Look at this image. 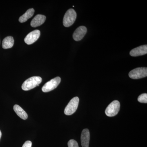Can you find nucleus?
I'll return each mask as SVG.
<instances>
[{
  "label": "nucleus",
  "mask_w": 147,
  "mask_h": 147,
  "mask_svg": "<svg viewBox=\"0 0 147 147\" xmlns=\"http://www.w3.org/2000/svg\"><path fill=\"white\" fill-rule=\"evenodd\" d=\"M46 18V16L44 15L38 14L32 20L31 26L33 28L39 26L45 22Z\"/></svg>",
  "instance_id": "obj_11"
},
{
  "label": "nucleus",
  "mask_w": 147,
  "mask_h": 147,
  "mask_svg": "<svg viewBox=\"0 0 147 147\" xmlns=\"http://www.w3.org/2000/svg\"><path fill=\"white\" fill-rule=\"evenodd\" d=\"M67 145L68 147H79L78 143L74 139L69 140Z\"/></svg>",
  "instance_id": "obj_16"
},
{
  "label": "nucleus",
  "mask_w": 147,
  "mask_h": 147,
  "mask_svg": "<svg viewBox=\"0 0 147 147\" xmlns=\"http://www.w3.org/2000/svg\"><path fill=\"white\" fill-rule=\"evenodd\" d=\"M42 79L40 76H32L25 81L22 85V89L24 91H28L39 86Z\"/></svg>",
  "instance_id": "obj_1"
},
{
  "label": "nucleus",
  "mask_w": 147,
  "mask_h": 147,
  "mask_svg": "<svg viewBox=\"0 0 147 147\" xmlns=\"http://www.w3.org/2000/svg\"><path fill=\"white\" fill-rule=\"evenodd\" d=\"M147 53V45H143L136 47L131 50L129 53L132 57H138L146 55Z\"/></svg>",
  "instance_id": "obj_9"
},
{
  "label": "nucleus",
  "mask_w": 147,
  "mask_h": 147,
  "mask_svg": "<svg viewBox=\"0 0 147 147\" xmlns=\"http://www.w3.org/2000/svg\"><path fill=\"white\" fill-rule=\"evenodd\" d=\"M87 32V28L84 26H81L77 28L74 32L73 39L75 41H80L84 37Z\"/></svg>",
  "instance_id": "obj_8"
},
{
  "label": "nucleus",
  "mask_w": 147,
  "mask_h": 147,
  "mask_svg": "<svg viewBox=\"0 0 147 147\" xmlns=\"http://www.w3.org/2000/svg\"><path fill=\"white\" fill-rule=\"evenodd\" d=\"M81 144L82 147H89L90 140V133L88 129H83L81 134Z\"/></svg>",
  "instance_id": "obj_10"
},
{
  "label": "nucleus",
  "mask_w": 147,
  "mask_h": 147,
  "mask_svg": "<svg viewBox=\"0 0 147 147\" xmlns=\"http://www.w3.org/2000/svg\"><path fill=\"white\" fill-rule=\"evenodd\" d=\"M32 142L30 141H27L25 142L22 147H32Z\"/></svg>",
  "instance_id": "obj_17"
},
{
  "label": "nucleus",
  "mask_w": 147,
  "mask_h": 147,
  "mask_svg": "<svg viewBox=\"0 0 147 147\" xmlns=\"http://www.w3.org/2000/svg\"><path fill=\"white\" fill-rule=\"evenodd\" d=\"M13 110L17 115L21 118L24 120L28 119V115L27 113L25 112L21 107L18 105H15L13 106Z\"/></svg>",
  "instance_id": "obj_12"
},
{
  "label": "nucleus",
  "mask_w": 147,
  "mask_h": 147,
  "mask_svg": "<svg viewBox=\"0 0 147 147\" xmlns=\"http://www.w3.org/2000/svg\"><path fill=\"white\" fill-rule=\"evenodd\" d=\"M13 44L14 39L12 36H7L3 40L2 47L3 49H7L11 48L13 47Z\"/></svg>",
  "instance_id": "obj_13"
},
{
  "label": "nucleus",
  "mask_w": 147,
  "mask_h": 147,
  "mask_svg": "<svg viewBox=\"0 0 147 147\" xmlns=\"http://www.w3.org/2000/svg\"><path fill=\"white\" fill-rule=\"evenodd\" d=\"M34 13V9L31 8L28 9L26 13H24L22 16L19 18V21L20 23H23L26 22L29 18H31L33 16Z\"/></svg>",
  "instance_id": "obj_14"
},
{
  "label": "nucleus",
  "mask_w": 147,
  "mask_h": 147,
  "mask_svg": "<svg viewBox=\"0 0 147 147\" xmlns=\"http://www.w3.org/2000/svg\"><path fill=\"white\" fill-rule=\"evenodd\" d=\"M76 13L73 9H68L66 12L63 17V26L65 27H69L73 25L76 18Z\"/></svg>",
  "instance_id": "obj_2"
},
{
  "label": "nucleus",
  "mask_w": 147,
  "mask_h": 147,
  "mask_svg": "<svg viewBox=\"0 0 147 147\" xmlns=\"http://www.w3.org/2000/svg\"><path fill=\"white\" fill-rule=\"evenodd\" d=\"M79 101V99L78 97L72 98L65 109V114L66 115H70L75 113L78 108Z\"/></svg>",
  "instance_id": "obj_5"
},
{
  "label": "nucleus",
  "mask_w": 147,
  "mask_h": 147,
  "mask_svg": "<svg viewBox=\"0 0 147 147\" xmlns=\"http://www.w3.org/2000/svg\"><path fill=\"white\" fill-rule=\"evenodd\" d=\"M129 76L132 79H137L144 78L147 76V68L138 67L132 69L129 73Z\"/></svg>",
  "instance_id": "obj_4"
},
{
  "label": "nucleus",
  "mask_w": 147,
  "mask_h": 147,
  "mask_svg": "<svg viewBox=\"0 0 147 147\" xmlns=\"http://www.w3.org/2000/svg\"><path fill=\"white\" fill-rule=\"evenodd\" d=\"M2 133L1 132V130H0V139H1V137Z\"/></svg>",
  "instance_id": "obj_18"
},
{
  "label": "nucleus",
  "mask_w": 147,
  "mask_h": 147,
  "mask_svg": "<svg viewBox=\"0 0 147 147\" xmlns=\"http://www.w3.org/2000/svg\"><path fill=\"white\" fill-rule=\"evenodd\" d=\"M40 31L39 30H35L27 35L24 41L28 45H31L37 40L40 36Z\"/></svg>",
  "instance_id": "obj_7"
},
{
  "label": "nucleus",
  "mask_w": 147,
  "mask_h": 147,
  "mask_svg": "<svg viewBox=\"0 0 147 147\" xmlns=\"http://www.w3.org/2000/svg\"><path fill=\"white\" fill-rule=\"evenodd\" d=\"M120 108V103L118 100L113 101L106 108L105 110V115L109 117H113L117 115Z\"/></svg>",
  "instance_id": "obj_3"
},
{
  "label": "nucleus",
  "mask_w": 147,
  "mask_h": 147,
  "mask_svg": "<svg viewBox=\"0 0 147 147\" xmlns=\"http://www.w3.org/2000/svg\"><path fill=\"white\" fill-rule=\"evenodd\" d=\"M138 100L141 103H147V94L146 93L142 94L138 98Z\"/></svg>",
  "instance_id": "obj_15"
},
{
  "label": "nucleus",
  "mask_w": 147,
  "mask_h": 147,
  "mask_svg": "<svg viewBox=\"0 0 147 147\" xmlns=\"http://www.w3.org/2000/svg\"><path fill=\"white\" fill-rule=\"evenodd\" d=\"M61 82L60 77H56L47 82L42 88V91L47 92L53 90L57 87Z\"/></svg>",
  "instance_id": "obj_6"
}]
</instances>
